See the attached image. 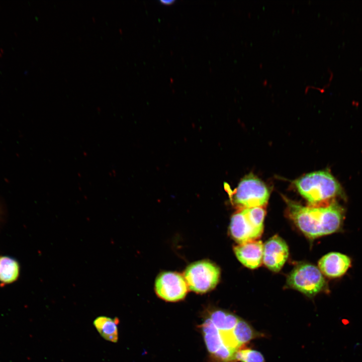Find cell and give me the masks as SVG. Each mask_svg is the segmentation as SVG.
<instances>
[{
    "instance_id": "obj_1",
    "label": "cell",
    "mask_w": 362,
    "mask_h": 362,
    "mask_svg": "<svg viewBox=\"0 0 362 362\" xmlns=\"http://www.w3.org/2000/svg\"><path fill=\"white\" fill-rule=\"evenodd\" d=\"M285 200L289 217L309 238H315L336 232L342 226L343 210L336 203L304 206L288 199Z\"/></svg>"
},
{
    "instance_id": "obj_2",
    "label": "cell",
    "mask_w": 362,
    "mask_h": 362,
    "mask_svg": "<svg viewBox=\"0 0 362 362\" xmlns=\"http://www.w3.org/2000/svg\"><path fill=\"white\" fill-rule=\"evenodd\" d=\"M294 183L299 193L311 206L329 204V201L341 193L339 183L325 170L307 173Z\"/></svg>"
},
{
    "instance_id": "obj_3",
    "label": "cell",
    "mask_w": 362,
    "mask_h": 362,
    "mask_svg": "<svg viewBox=\"0 0 362 362\" xmlns=\"http://www.w3.org/2000/svg\"><path fill=\"white\" fill-rule=\"evenodd\" d=\"M265 211L263 207L241 209L232 216L230 232L238 244L259 238L263 230Z\"/></svg>"
},
{
    "instance_id": "obj_4",
    "label": "cell",
    "mask_w": 362,
    "mask_h": 362,
    "mask_svg": "<svg viewBox=\"0 0 362 362\" xmlns=\"http://www.w3.org/2000/svg\"><path fill=\"white\" fill-rule=\"evenodd\" d=\"M265 184L252 173L244 176L231 194L233 204L241 209L264 207L269 198Z\"/></svg>"
},
{
    "instance_id": "obj_5",
    "label": "cell",
    "mask_w": 362,
    "mask_h": 362,
    "mask_svg": "<svg viewBox=\"0 0 362 362\" xmlns=\"http://www.w3.org/2000/svg\"><path fill=\"white\" fill-rule=\"evenodd\" d=\"M287 283L290 287L310 297L321 292L326 286L319 268L309 263L297 266L290 274Z\"/></svg>"
},
{
    "instance_id": "obj_6",
    "label": "cell",
    "mask_w": 362,
    "mask_h": 362,
    "mask_svg": "<svg viewBox=\"0 0 362 362\" xmlns=\"http://www.w3.org/2000/svg\"><path fill=\"white\" fill-rule=\"evenodd\" d=\"M220 272L214 263L204 260L194 262L187 267L184 278L189 289L198 293H205L218 284Z\"/></svg>"
},
{
    "instance_id": "obj_7",
    "label": "cell",
    "mask_w": 362,
    "mask_h": 362,
    "mask_svg": "<svg viewBox=\"0 0 362 362\" xmlns=\"http://www.w3.org/2000/svg\"><path fill=\"white\" fill-rule=\"evenodd\" d=\"M157 295L169 302L179 301L186 296L188 285L183 276L174 272H164L160 274L155 283Z\"/></svg>"
},
{
    "instance_id": "obj_8",
    "label": "cell",
    "mask_w": 362,
    "mask_h": 362,
    "mask_svg": "<svg viewBox=\"0 0 362 362\" xmlns=\"http://www.w3.org/2000/svg\"><path fill=\"white\" fill-rule=\"evenodd\" d=\"M289 256L286 242L276 235L263 244L262 262L270 270L278 272L284 265Z\"/></svg>"
},
{
    "instance_id": "obj_9",
    "label": "cell",
    "mask_w": 362,
    "mask_h": 362,
    "mask_svg": "<svg viewBox=\"0 0 362 362\" xmlns=\"http://www.w3.org/2000/svg\"><path fill=\"white\" fill-rule=\"evenodd\" d=\"M351 265V260L341 253L330 252L323 256L318 262V268L322 274L329 278L342 276Z\"/></svg>"
},
{
    "instance_id": "obj_10",
    "label": "cell",
    "mask_w": 362,
    "mask_h": 362,
    "mask_svg": "<svg viewBox=\"0 0 362 362\" xmlns=\"http://www.w3.org/2000/svg\"><path fill=\"white\" fill-rule=\"evenodd\" d=\"M263 244L261 241L255 240L234 247V252L238 260L246 267L254 269L262 262Z\"/></svg>"
},
{
    "instance_id": "obj_11",
    "label": "cell",
    "mask_w": 362,
    "mask_h": 362,
    "mask_svg": "<svg viewBox=\"0 0 362 362\" xmlns=\"http://www.w3.org/2000/svg\"><path fill=\"white\" fill-rule=\"evenodd\" d=\"M202 328L207 348L211 354L214 355L222 348H227L224 346L219 331L210 318L204 321Z\"/></svg>"
},
{
    "instance_id": "obj_12",
    "label": "cell",
    "mask_w": 362,
    "mask_h": 362,
    "mask_svg": "<svg viewBox=\"0 0 362 362\" xmlns=\"http://www.w3.org/2000/svg\"><path fill=\"white\" fill-rule=\"evenodd\" d=\"M117 318L114 319L106 317L100 316L94 321V325L100 335L106 340L117 342L118 339Z\"/></svg>"
},
{
    "instance_id": "obj_13",
    "label": "cell",
    "mask_w": 362,
    "mask_h": 362,
    "mask_svg": "<svg viewBox=\"0 0 362 362\" xmlns=\"http://www.w3.org/2000/svg\"><path fill=\"white\" fill-rule=\"evenodd\" d=\"M19 274V265L14 259L8 256L0 257V281L11 283L15 281Z\"/></svg>"
},
{
    "instance_id": "obj_14",
    "label": "cell",
    "mask_w": 362,
    "mask_h": 362,
    "mask_svg": "<svg viewBox=\"0 0 362 362\" xmlns=\"http://www.w3.org/2000/svg\"><path fill=\"white\" fill-rule=\"evenodd\" d=\"M235 360L241 362H265L261 352L250 348L238 350L235 355Z\"/></svg>"
},
{
    "instance_id": "obj_15",
    "label": "cell",
    "mask_w": 362,
    "mask_h": 362,
    "mask_svg": "<svg viewBox=\"0 0 362 362\" xmlns=\"http://www.w3.org/2000/svg\"><path fill=\"white\" fill-rule=\"evenodd\" d=\"M160 2H161V3H162L163 4L169 5V4H171L172 3H173L174 2V1H172V0H169V1H168V0H165V1H164H164H160Z\"/></svg>"
}]
</instances>
